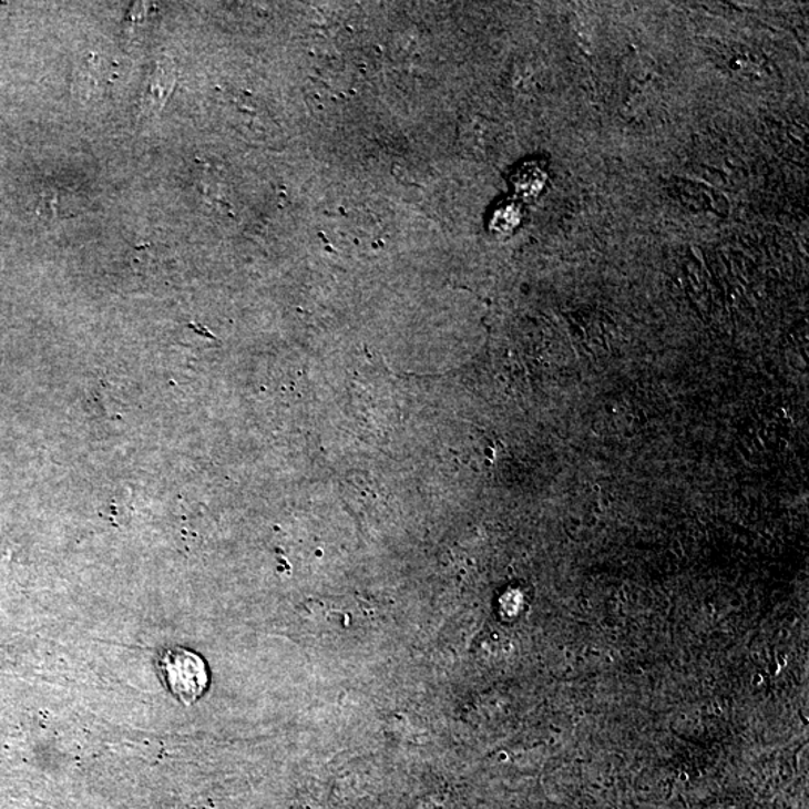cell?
<instances>
[{
    "label": "cell",
    "mask_w": 809,
    "mask_h": 809,
    "mask_svg": "<svg viewBox=\"0 0 809 809\" xmlns=\"http://www.w3.org/2000/svg\"><path fill=\"white\" fill-rule=\"evenodd\" d=\"M165 679L183 704H193L207 687L203 659L190 651H170L164 657Z\"/></svg>",
    "instance_id": "6da1fadb"
}]
</instances>
